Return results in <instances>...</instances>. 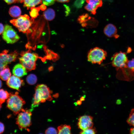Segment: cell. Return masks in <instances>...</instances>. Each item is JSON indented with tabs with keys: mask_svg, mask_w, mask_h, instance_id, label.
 I'll list each match as a JSON object with an SVG mask.
<instances>
[{
	"mask_svg": "<svg viewBox=\"0 0 134 134\" xmlns=\"http://www.w3.org/2000/svg\"><path fill=\"white\" fill-rule=\"evenodd\" d=\"M35 90V93L32 106V108L38 106L40 103L52 100L51 96L52 92L46 85L43 84L37 85Z\"/></svg>",
	"mask_w": 134,
	"mask_h": 134,
	"instance_id": "1",
	"label": "cell"
},
{
	"mask_svg": "<svg viewBox=\"0 0 134 134\" xmlns=\"http://www.w3.org/2000/svg\"><path fill=\"white\" fill-rule=\"evenodd\" d=\"M34 19L30 18L27 14L20 15L16 19L11 20L10 22L20 32L27 33L31 32L30 28L33 23Z\"/></svg>",
	"mask_w": 134,
	"mask_h": 134,
	"instance_id": "2",
	"label": "cell"
},
{
	"mask_svg": "<svg viewBox=\"0 0 134 134\" xmlns=\"http://www.w3.org/2000/svg\"><path fill=\"white\" fill-rule=\"evenodd\" d=\"M18 93L14 94L10 93V96L7 101V106L12 111L15 115L18 114L23 108L25 101L18 95Z\"/></svg>",
	"mask_w": 134,
	"mask_h": 134,
	"instance_id": "3",
	"label": "cell"
},
{
	"mask_svg": "<svg viewBox=\"0 0 134 134\" xmlns=\"http://www.w3.org/2000/svg\"><path fill=\"white\" fill-rule=\"evenodd\" d=\"M20 55L21 56L19 58V61L27 70L31 71L35 69L36 62L38 58L36 54L28 51H23Z\"/></svg>",
	"mask_w": 134,
	"mask_h": 134,
	"instance_id": "4",
	"label": "cell"
},
{
	"mask_svg": "<svg viewBox=\"0 0 134 134\" xmlns=\"http://www.w3.org/2000/svg\"><path fill=\"white\" fill-rule=\"evenodd\" d=\"M107 56L106 51L99 47L90 49L88 52L87 59L88 61L93 64H100Z\"/></svg>",
	"mask_w": 134,
	"mask_h": 134,
	"instance_id": "5",
	"label": "cell"
},
{
	"mask_svg": "<svg viewBox=\"0 0 134 134\" xmlns=\"http://www.w3.org/2000/svg\"><path fill=\"white\" fill-rule=\"evenodd\" d=\"M21 112L18 114L16 118V123L21 130L26 129L31 125V110L23 108Z\"/></svg>",
	"mask_w": 134,
	"mask_h": 134,
	"instance_id": "6",
	"label": "cell"
},
{
	"mask_svg": "<svg viewBox=\"0 0 134 134\" xmlns=\"http://www.w3.org/2000/svg\"><path fill=\"white\" fill-rule=\"evenodd\" d=\"M112 66L115 67L117 70L120 68L127 67L128 60L126 53L121 51L114 54L111 58Z\"/></svg>",
	"mask_w": 134,
	"mask_h": 134,
	"instance_id": "7",
	"label": "cell"
},
{
	"mask_svg": "<svg viewBox=\"0 0 134 134\" xmlns=\"http://www.w3.org/2000/svg\"><path fill=\"white\" fill-rule=\"evenodd\" d=\"M3 39L7 43L13 44L17 42L20 37L15 31L10 26L6 25L2 34Z\"/></svg>",
	"mask_w": 134,
	"mask_h": 134,
	"instance_id": "8",
	"label": "cell"
},
{
	"mask_svg": "<svg viewBox=\"0 0 134 134\" xmlns=\"http://www.w3.org/2000/svg\"><path fill=\"white\" fill-rule=\"evenodd\" d=\"M93 118L91 116L84 115L80 116L78 120L77 125L78 128L82 130L93 127Z\"/></svg>",
	"mask_w": 134,
	"mask_h": 134,
	"instance_id": "9",
	"label": "cell"
},
{
	"mask_svg": "<svg viewBox=\"0 0 134 134\" xmlns=\"http://www.w3.org/2000/svg\"><path fill=\"white\" fill-rule=\"evenodd\" d=\"M6 84L9 88L19 91L21 86L24 85V82L19 77L13 75L7 80Z\"/></svg>",
	"mask_w": 134,
	"mask_h": 134,
	"instance_id": "10",
	"label": "cell"
},
{
	"mask_svg": "<svg viewBox=\"0 0 134 134\" xmlns=\"http://www.w3.org/2000/svg\"><path fill=\"white\" fill-rule=\"evenodd\" d=\"M87 4L84 7L85 9L93 15L96 13L98 8L102 6V0H86Z\"/></svg>",
	"mask_w": 134,
	"mask_h": 134,
	"instance_id": "11",
	"label": "cell"
},
{
	"mask_svg": "<svg viewBox=\"0 0 134 134\" xmlns=\"http://www.w3.org/2000/svg\"><path fill=\"white\" fill-rule=\"evenodd\" d=\"M8 51L6 50L0 53V71L2 70L10 63Z\"/></svg>",
	"mask_w": 134,
	"mask_h": 134,
	"instance_id": "12",
	"label": "cell"
},
{
	"mask_svg": "<svg viewBox=\"0 0 134 134\" xmlns=\"http://www.w3.org/2000/svg\"><path fill=\"white\" fill-rule=\"evenodd\" d=\"M12 73L14 75L19 77H22L27 74V69L21 63L17 64L14 66Z\"/></svg>",
	"mask_w": 134,
	"mask_h": 134,
	"instance_id": "13",
	"label": "cell"
},
{
	"mask_svg": "<svg viewBox=\"0 0 134 134\" xmlns=\"http://www.w3.org/2000/svg\"><path fill=\"white\" fill-rule=\"evenodd\" d=\"M104 34L107 37H114L117 34V30L114 25L109 23L106 25L104 29Z\"/></svg>",
	"mask_w": 134,
	"mask_h": 134,
	"instance_id": "14",
	"label": "cell"
},
{
	"mask_svg": "<svg viewBox=\"0 0 134 134\" xmlns=\"http://www.w3.org/2000/svg\"><path fill=\"white\" fill-rule=\"evenodd\" d=\"M9 13L11 17L13 18H16L19 17L21 15V11L19 6H13L10 8Z\"/></svg>",
	"mask_w": 134,
	"mask_h": 134,
	"instance_id": "15",
	"label": "cell"
},
{
	"mask_svg": "<svg viewBox=\"0 0 134 134\" xmlns=\"http://www.w3.org/2000/svg\"><path fill=\"white\" fill-rule=\"evenodd\" d=\"M23 6L28 9L30 8L34 7L36 5L41 3L42 0H24Z\"/></svg>",
	"mask_w": 134,
	"mask_h": 134,
	"instance_id": "16",
	"label": "cell"
},
{
	"mask_svg": "<svg viewBox=\"0 0 134 134\" xmlns=\"http://www.w3.org/2000/svg\"><path fill=\"white\" fill-rule=\"evenodd\" d=\"M58 134H71V127L70 125L66 124H62L57 128Z\"/></svg>",
	"mask_w": 134,
	"mask_h": 134,
	"instance_id": "17",
	"label": "cell"
},
{
	"mask_svg": "<svg viewBox=\"0 0 134 134\" xmlns=\"http://www.w3.org/2000/svg\"><path fill=\"white\" fill-rule=\"evenodd\" d=\"M43 16L46 20L50 21L52 20L55 16V12L54 10L51 8H48L43 13Z\"/></svg>",
	"mask_w": 134,
	"mask_h": 134,
	"instance_id": "18",
	"label": "cell"
},
{
	"mask_svg": "<svg viewBox=\"0 0 134 134\" xmlns=\"http://www.w3.org/2000/svg\"><path fill=\"white\" fill-rule=\"evenodd\" d=\"M11 75L10 69L7 66L0 71V78L3 81L7 80Z\"/></svg>",
	"mask_w": 134,
	"mask_h": 134,
	"instance_id": "19",
	"label": "cell"
},
{
	"mask_svg": "<svg viewBox=\"0 0 134 134\" xmlns=\"http://www.w3.org/2000/svg\"><path fill=\"white\" fill-rule=\"evenodd\" d=\"M10 93L2 89H0V104L1 105L5 100L8 99L10 96Z\"/></svg>",
	"mask_w": 134,
	"mask_h": 134,
	"instance_id": "20",
	"label": "cell"
},
{
	"mask_svg": "<svg viewBox=\"0 0 134 134\" xmlns=\"http://www.w3.org/2000/svg\"><path fill=\"white\" fill-rule=\"evenodd\" d=\"M27 83L31 85H33L36 83L37 81V77L34 74H30L28 75L26 78Z\"/></svg>",
	"mask_w": 134,
	"mask_h": 134,
	"instance_id": "21",
	"label": "cell"
},
{
	"mask_svg": "<svg viewBox=\"0 0 134 134\" xmlns=\"http://www.w3.org/2000/svg\"><path fill=\"white\" fill-rule=\"evenodd\" d=\"M127 122L130 126L134 127V108L131 110Z\"/></svg>",
	"mask_w": 134,
	"mask_h": 134,
	"instance_id": "22",
	"label": "cell"
},
{
	"mask_svg": "<svg viewBox=\"0 0 134 134\" xmlns=\"http://www.w3.org/2000/svg\"><path fill=\"white\" fill-rule=\"evenodd\" d=\"M97 131L95 128H88L84 130H82L80 133L81 134H95L97 133Z\"/></svg>",
	"mask_w": 134,
	"mask_h": 134,
	"instance_id": "23",
	"label": "cell"
},
{
	"mask_svg": "<svg viewBox=\"0 0 134 134\" xmlns=\"http://www.w3.org/2000/svg\"><path fill=\"white\" fill-rule=\"evenodd\" d=\"M127 68L134 73V58L128 61L127 64Z\"/></svg>",
	"mask_w": 134,
	"mask_h": 134,
	"instance_id": "24",
	"label": "cell"
},
{
	"mask_svg": "<svg viewBox=\"0 0 134 134\" xmlns=\"http://www.w3.org/2000/svg\"><path fill=\"white\" fill-rule=\"evenodd\" d=\"M45 134H57V131L54 128L50 127L48 128L45 131Z\"/></svg>",
	"mask_w": 134,
	"mask_h": 134,
	"instance_id": "25",
	"label": "cell"
},
{
	"mask_svg": "<svg viewBox=\"0 0 134 134\" xmlns=\"http://www.w3.org/2000/svg\"><path fill=\"white\" fill-rule=\"evenodd\" d=\"M85 0H76L74 2V5L77 8L81 7L84 3Z\"/></svg>",
	"mask_w": 134,
	"mask_h": 134,
	"instance_id": "26",
	"label": "cell"
},
{
	"mask_svg": "<svg viewBox=\"0 0 134 134\" xmlns=\"http://www.w3.org/2000/svg\"><path fill=\"white\" fill-rule=\"evenodd\" d=\"M43 4L47 6H50L55 3L56 0H42Z\"/></svg>",
	"mask_w": 134,
	"mask_h": 134,
	"instance_id": "27",
	"label": "cell"
},
{
	"mask_svg": "<svg viewBox=\"0 0 134 134\" xmlns=\"http://www.w3.org/2000/svg\"><path fill=\"white\" fill-rule=\"evenodd\" d=\"M33 9L31 10V12H33L34 13L30 14L31 16L32 17L35 18V17L37 16V14L38 13V10H37V8H33V7H31Z\"/></svg>",
	"mask_w": 134,
	"mask_h": 134,
	"instance_id": "28",
	"label": "cell"
},
{
	"mask_svg": "<svg viewBox=\"0 0 134 134\" xmlns=\"http://www.w3.org/2000/svg\"><path fill=\"white\" fill-rule=\"evenodd\" d=\"M4 129V127L3 124L1 122H0V134L3 133Z\"/></svg>",
	"mask_w": 134,
	"mask_h": 134,
	"instance_id": "29",
	"label": "cell"
},
{
	"mask_svg": "<svg viewBox=\"0 0 134 134\" xmlns=\"http://www.w3.org/2000/svg\"><path fill=\"white\" fill-rule=\"evenodd\" d=\"M8 4H11L17 2L16 0H4Z\"/></svg>",
	"mask_w": 134,
	"mask_h": 134,
	"instance_id": "30",
	"label": "cell"
},
{
	"mask_svg": "<svg viewBox=\"0 0 134 134\" xmlns=\"http://www.w3.org/2000/svg\"><path fill=\"white\" fill-rule=\"evenodd\" d=\"M4 29V27L3 24L0 23V35L3 32Z\"/></svg>",
	"mask_w": 134,
	"mask_h": 134,
	"instance_id": "31",
	"label": "cell"
},
{
	"mask_svg": "<svg viewBox=\"0 0 134 134\" xmlns=\"http://www.w3.org/2000/svg\"><path fill=\"white\" fill-rule=\"evenodd\" d=\"M70 0H56V1L60 2L65 3L68 2L70 1Z\"/></svg>",
	"mask_w": 134,
	"mask_h": 134,
	"instance_id": "32",
	"label": "cell"
},
{
	"mask_svg": "<svg viewBox=\"0 0 134 134\" xmlns=\"http://www.w3.org/2000/svg\"><path fill=\"white\" fill-rule=\"evenodd\" d=\"M130 133L131 134H134V127L131 128L130 130Z\"/></svg>",
	"mask_w": 134,
	"mask_h": 134,
	"instance_id": "33",
	"label": "cell"
},
{
	"mask_svg": "<svg viewBox=\"0 0 134 134\" xmlns=\"http://www.w3.org/2000/svg\"><path fill=\"white\" fill-rule=\"evenodd\" d=\"M85 97L86 96L85 95H84L83 96H82L80 98V100L82 101H84Z\"/></svg>",
	"mask_w": 134,
	"mask_h": 134,
	"instance_id": "34",
	"label": "cell"
},
{
	"mask_svg": "<svg viewBox=\"0 0 134 134\" xmlns=\"http://www.w3.org/2000/svg\"><path fill=\"white\" fill-rule=\"evenodd\" d=\"M76 102L77 105H80L82 103V101L80 100H77Z\"/></svg>",
	"mask_w": 134,
	"mask_h": 134,
	"instance_id": "35",
	"label": "cell"
},
{
	"mask_svg": "<svg viewBox=\"0 0 134 134\" xmlns=\"http://www.w3.org/2000/svg\"><path fill=\"white\" fill-rule=\"evenodd\" d=\"M24 0H16L17 2L22 3L24 2Z\"/></svg>",
	"mask_w": 134,
	"mask_h": 134,
	"instance_id": "36",
	"label": "cell"
},
{
	"mask_svg": "<svg viewBox=\"0 0 134 134\" xmlns=\"http://www.w3.org/2000/svg\"><path fill=\"white\" fill-rule=\"evenodd\" d=\"M121 102V100H118L116 101V103L117 104H120Z\"/></svg>",
	"mask_w": 134,
	"mask_h": 134,
	"instance_id": "37",
	"label": "cell"
},
{
	"mask_svg": "<svg viewBox=\"0 0 134 134\" xmlns=\"http://www.w3.org/2000/svg\"><path fill=\"white\" fill-rule=\"evenodd\" d=\"M2 83L0 79V88H1L2 86Z\"/></svg>",
	"mask_w": 134,
	"mask_h": 134,
	"instance_id": "38",
	"label": "cell"
},
{
	"mask_svg": "<svg viewBox=\"0 0 134 134\" xmlns=\"http://www.w3.org/2000/svg\"><path fill=\"white\" fill-rule=\"evenodd\" d=\"M1 104H0V108H1Z\"/></svg>",
	"mask_w": 134,
	"mask_h": 134,
	"instance_id": "39",
	"label": "cell"
}]
</instances>
